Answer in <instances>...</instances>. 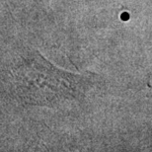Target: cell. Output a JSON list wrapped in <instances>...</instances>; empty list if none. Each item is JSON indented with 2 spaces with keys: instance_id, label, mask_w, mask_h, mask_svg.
Instances as JSON below:
<instances>
[{
  "instance_id": "obj_1",
  "label": "cell",
  "mask_w": 152,
  "mask_h": 152,
  "mask_svg": "<svg viewBox=\"0 0 152 152\" xmlns=\"http://www.w3.org/2000/svg\"><path fill=\"white\" fill-rule=\"evenodd\" d=\"M14 93L23 104L56 107L82 98L92 74H73L53 65L38 51L23 57L11 70Z\"/></svg>"
}]
</instances>
